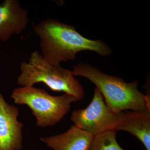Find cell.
<instances>
[{
	"mask_svg": "<svg viewBox=\"0 0 150 150\" xmlns=\"http://www.w3.org/2000/svg\"><path fill=\"white\" fill-rule=\"evenodd\" d=\"M33 30L40 40L41 54L54 66L75 60L76 54L81 51H94L103 56L112 53L111 48L102 40L84 37L74 26L56 19H45L35 25Z\"/></svg>",
	"mask_w": 150,
	"mask_h": 150,
	"instance_id": "obj_1",
	"label": "cell"
},
{
	"mask_svg": "<svg viewBox=\"0 0 150 150\" xmlns=\"http://www.w3.org/2000/svg\"><path fill=\"white\" fill-rule=\"evenodd\" d=\"M74 76L88 79L102 94L110 110L117 113L125 110H150V97L138 90V81L126 83L123 79L106 74L96 67L86 63L73 67Z\"/></svg>",
	"mask_w": 150,
	"mask_h": 150,
	"instance_id": "obj_2",
	"label": "cell"
},
{
	"mask_svg": "<svg viewBox=\"0 0 150 150\" xmlns=\"http://www.w3.org/2000/svg\"><path fill=\"white\" fill-rule=\"evenodd\" d=\"M20 69L17 83L21 87L33 86L43 83L53 91L64 92L78 100L84 96L83 87L72 71L51 64L36 50L31 53L28 62L21 63Z\"/></svg>",
	"mask_w": 150,
	"mask_h": 150,
	"instance_id": "obj_3",
	"label": "cell"
},
{
	"mask_svg": "<svg viewBox=\"0 0 150 150\" xmlns=\"http://www.w3.org/2000/svg\"><path fill=\"white\" fill-rule=\"evenodd\" d=\"M11 98L16 104L28 106L36 118V126L42 128L58 123L69 111L71 104L79 101L71 95L53 96L43 89L33 86L15 88Z\"/></svg>",
	"mask_w": 150,
	"mask_h": 150,
	"instance_id": "obj_4",
	"label": "cell"
},
{
	"mask_svg": "<svg viewBox=\"0 0 150 150\" xmlns=\"http://www.w3.org/2000/svg\"><path fill=\"white\" fill-rule=\"evenodd\" d=\"M124 115L125 112L115 113L110 110L102 94L96 88L93 98L88 106L84 109L74 110L70 119L75 126L94 137L106 131H115Z\"/></svg>",
	"mask_w": 150,
	"mask_h": 150,
	"instance_id": "obj_5",
	"label": "cell"
},
{
	"mask_svg": "<svg viewBox=\"0 0 150 150\" xmlns=\"http://www.w3.org/2000/svg\"><path fill=\"white\" fill-rule=\"evenodd\" d=\"M18 108L7 103L0 92V150H21L23 124L18 120Z\"/></svg>",
	"mask_w": 150,
	"mask_h": 150,
	"instance_id": "obj_6",
	"label": "cell"
},
{
	"mask_svg": "<svg viewBox=\"0 0 150 150\" xmlns=\"http://www.w3.org/2000/svg\"><path fill=\"white\" fill-rule=\"evenodd\" d=\"M29 22L28 12L18 0H5L0 4V41L6 42L13 35L26 29Z\"/></svg>",
	"mask_w": 150,
	"mask_h": 150,
	"instance_id": "obj_7",
	"label": "cell"
},
{
	"mask_svg": "<svg viewBox=\"0 0 150 150\" xmlns=\"http://www.w3.org/2000/svg\"><path fill=\"white\" fill-rule=\"evenodd\" d=\"M93 136L74 125L65 133L40 138L54 150H88Z\"/></svg>",
	"mask_w": 150,
	"mask_h": 150,
	"instance_id": "obj_8",
	"label": "cell"
},
{
	"mask_svg": "<svg viewBox=\"0 0 150 150\" xmlns=\"http://www.w3.org/2000/svg\"><path fill=\"white\" fill-rule=\"evenodd\" d=\"M127 131L142 142L146 150H150V110L126 111L122 122L115 128Z\"/></svg>",
	"mask_w": 150,
	"mask_h": 150,
	"instance_id": "obj_9",
	"label": "cell"
},
{
	"mask_svg": "<svg viewBox=\"0 0 150 150\" xmlns=\"http://www.w3.org/2000/svg\"><path fill=\"white\" fill-rule=\"evenodd\" d=\"M88 150H125L116 140V132L110 131L94 136Z\"/></svg>",
	"mask_w": 150,
	"mask_h": 150,
	"instance_id": "obj_10",
	"label": "cell"
}]
</instances>
